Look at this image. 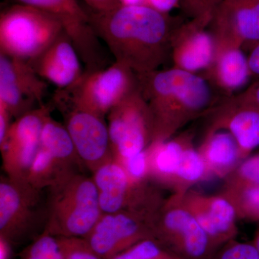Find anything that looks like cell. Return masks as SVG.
<instances>
[{
  "label": "cell",
  "mask_w": 259,
  "mask_h": 259,
  "mask_svg": "<svg viewBox=\"0 0 259 259\" xmlns=\"http://www.w3.org/2000/svg\"><path fill=\"white\" fill-rule=\"evenodd\" d=\"M161 206L102 214L84 238L102 258H110L143 240L155 239L153 226Z\"/></svg>",
  "instance_id": "8"
},
{
  "label": "cell",
  "mask_w": 259,
  "mask_h": 259,
  "mask_svg": "<svg viewBox=\"0 0 259 259\" xmlns=\"http://www.w3.org/2000/svg\"><path fill=\"white\" fill-rule=\"evenodd\" d=\"M137 86L136 73L114 61L103 69L84 71L74 86L59 90L74 106L105 118Z\"/></svg>",
  "instance_id": "6"
},
{
  "label": "cell",
  "mask_w": 259,
  "mask_h": 259,
  "mask_svg": "<svg viewBox=\"0 0 259 259\" xmlns=\"http://www.w3.org/2000/svg\"><path fill=\"white\" fill-rule=\"evenodd\" d=\"M41 192L27 180L1 177L0 237L13 245L35 236L41 222H47Z\"/></svg>",
  "instance_id": "7"
},
{
  "label": "cell",
  "mask_w": 259,
  "mask_h": 259,
  "mask_svg": "<svg viewBox=\"0 0 259 259\" xmlns=\"http://www.w3.org/2000/svg\"><path fill=\"white\" fill-rule=\"evenodd\" d=\"M13 244L0 237V259H11Z\"/></svg>",
  "instance_id": "37"
},
{
  "label": "cell",
  "mask_w": 259,
  "mask_h": 259,
  "mask_svg": "<svg viewBox=\"0 0 259 259\" xmlns=\"http://www.w3.org/2000/svg\"><path fill=\"white\" fill-rule=\"evenodd\" d=\"M176 196L192 212L216 248L236 239V211L231 202L221 195H206L193 190Z\"/></svg>",
  "instance_id": "17"
},
{
  "label": "cell",
  "mask_w": 259,
  "mask_h": 259,
  "mask_svg": "<svg viewBox=\"0 0 259 259\" xmlns=\"http://www.w3.org/2000/svg\"><path fill=\"white\" fill-rule=\"evenodd\" d=\"M48 83L27 61L0 54V105L15 119L41 106Z\"/></svg>",
  "instance_id": "14"
},
{
  "label": "cell",
  "mask_w": 259,
  "mask_h": 259,
  "mask_svg": "<svg viewBox=\"0 0 259 259\" xmlns=\"http://www.w3.org/2000/svg\"><path fill=\"white\" fill-rule=\"evenodd\" d=\"M212 259H259V252L253 243L235 239L218 248Z\"/></svg>",
  "instance_id": "29"
},
{
  "label": "cell",
  "mask_w": 259,
  "mask_h": 259,
  "mask_svg": "<svg viewBox=\"0 0 259 259\" xmlns=\"http://www.w3.org/2000/svg\"><path fill=\"white\" fill-rule=\"evenodd\" d=\"M64 31L54 15L28 5H15L0 15V54L31 60Z\"/></svg>",
  "instance_id": "4"
},
{
  "label": "cell",
  "mask_w": 259,
  "mask_h": 259,
  "mask_svg": "<svg viewBox=\"0 0 259 259\" xmlns=\"http://www.w3.org/2000/svg\"><path fill=\"white\" fill-rule=\"evenodd\" d=\"M198 151L209 175L221 178L229 176L243 160L236 140L225 130L207 131Z\"/></svg>",
  "instance_id": "21"
},
{
  "label": "cell",
  "mask_w": 259,
  "mask_h": 259,
  "mask_svg": "<svg viewBox=\"0 0 259 259\" xmlns=\"http://www.w3.org/2000/svg\"><path fill=\"white\" fill-rule=\"evenodd\" d=\"M223 0H179V7L190 20L207 18L211 20L213 12Z\"/></svg>",
  "instance_id": "30"
},
{
  "label": "cell",
  "mask_w": 259,
  "mask_h": 259,
  "mask_svg": "<svg viewBox=\"0 0 259 259\" xmlns=\"http://www.w3.org/2000/svg\"><path fill=\"white\" fill-rule=\"evenodd\" d=\"M54 15L64 27L84 64V71L105 69L109 66L100 39L91 24L88 10L77 0H16Z\"/></svg>",
  "instance_id": "12"
},
{
  "label": "cell",
  "mask_w": 259,
  "mask_h": 259,
  "mask_svg": "<svg viewBox=\"0 0 259 259\" xmlns=\"http://www.w3.org/2000/svg\"><path fill=\"white\" fill-rule=\"evenodd\" d=\"M55 109L54 104H44L15 119L6 137L0 143L3 169L6 176L27 180L29 171L41 143L46 121Z\"/></svg>",
  "instance_id": "10"
},
{
  "label": "cell",
  "mask_w": 259,
  "mask_h": 259,
  "mask_svg": "<svg viewBox=\"0 0 259 259\" xmlns=\"http://www.w3.org/2000/svg\"><path fill=\"white\" fill-rule=\"evenodd\" d=\"M136 76L151 120V144L170 139L190 121L207 115L224 97L202 75L173 66Z\"/></svg>",
  "instance_id": "2"
},
{
  "label": "cell",
  "mask_w": 259,
  "mask_h": 259,
  "mask_svg": "<svg viewBox=\"0 0 259 259\" xmlns=\"http://www.w3.org/2000/svg\"><path fill=\"white\" fill-rule=\"evenodd\" d=\"M88 13L92 27L115 61L136 74L156 71L171 60L172 35L182 23L168 13L144 5Z\"/></svg>",
  "instance_id": "1"
},
{
  "label": "cell",
  "mask_w": 259,
  "mask_h": 259,
  "mask_svg": "<svg viewBox=\"0 0 259 259\" xmlns=\"http://www.w3.org/2000/svg\"><path fill=\"white\" fill-rule=\"evenodd\" d=\"M155 239L182 259H212L218 248L175 195L163 201L154 221Z\"/></svg>",
  "instance_id": "5"
},
{
  "label": "cell",
  "mask_w": 259,
  "mask_h": 259,
  "mask_svg": "<svg viewBox=\"0 0 259 259\" xmlns=\"http://www.w3.org/2000/svg\"><path fill=\"white\" fill-rule=\"evenodd\" d=\"M64 259H103L83 238L56 237Z\"/></svg>",
  "instance_id": "28"
},
{
  "label": "cell",
  "mask_w": 259,
  "mask_h": 259,
  "mask_svg": "<svg viewBox=\"0 0 259 259\" xmlns=\"http://www.w3.org/2000/svg\"><path fill=\"white\" fill-rule=\"evenodd\" d=\"M239 94L244 100L259 107V80L252 83L244 92Z\"/></svg>",
  "instance_id": "35"
},
{
  "label": "cell",
  "mask_w": 259,
  "mask_h": 259,
  "mask_svg": "<svg viewBox=\"0 0 259 259\" xmlns=\"http://www.w3.org/2000/svg\"><path fill=\"white\" fill-rule=\"evenodd\" d=\"M190 142V136H182L150 144L147 148L150 180L171 189L182 153Z\"/></svg>",
  "instance_id": "22"
},
{
  "label": "cell",
  "mask_w": 259,
  "mask_h": 259,
  "mask_svg": "<svg viewBox=\"0 0 259 259\" xmlns=\"http://www.w3.org/2000/svg\"><path fill=\"white\" fill-rule=\"evenodd\" d=\"M20 259H64L56 237L44 231L20 253Z\"/></svg>",
  "instance_id": "25"
},
{
  "label": "cell",
  "mask_w": 259,
  "mask_h": 259,
  "mask_svg": "<svg viewBox=\"0 0 259 259\" xmlns=\"http://www.w3.org/2000/svg\"><path fill=\"white\" fill-rule=\"evenodd\" d=\"M222 194L233 204L238 218L259 223V185L227 179Z\"/></svg>",
  "instance_id": "24"
},
{
  "label": "cell",
  "mask_w": 259,
  "mask_h": 259,
  "mask_svg": "<svg viewBox=\"0 0 259 259\" xmlns=\"http://www.w3.org/2000/svg\"><path fill=\"white\" fill-rule=\"evenodd\" d=\"M90 10L97 13H105L122 5L120 0H84Z\"/></svg>",
  "instance_id": "32"
},
{
  "label": "cell",
  "mask_w": 259,
  "mask_h": 259,
  "mask_svg": "<svg viewBox=\"0 0 259 259\" xmlns=\"http://www.w3.org/2000/svg\"><path fill=\"white\" fill-rule=\"evenodd\" d=\"M107 116L112 158L115 161L142 152L151 144L149 113L138 86Z\"/></svg>",
  "instance_id": "11"
},
{
  "label": "cell",
  "mask_w": 259,
  "mask_h": 259,
  "mask_svg": "<svg viewBox=\"0 0 259 259\" xmlns=\"http://www.w3.org/2000/svg\"><path fill=\"white\" fill-rule=\"evenodd\" d=\"M252 243H253V245H255V248H257L259 252V228L255 231L254 238H253V241Z\"/></svg>",
  "instance_id": "39"
},
{
  "label": "cell",
  "mask_w": 259,
  "mask_h": 259,
  "mask_svg": "<svg viewBox=\"0 0 259 259\" xmlns=\"http://www.w3.org/2000/svg\"><path fill=\"white\" fill-rule=\"evenodd\" d=\"M170 253L157 240L148 238L109 259H160Z\"/></svg>",
  "instance_id": "26"
},
{
  "label": "cell",
  "mask_w": 259,
  "mask_h": 259,
  "mask_svg": "<svg viewBox=\"0 0 259 259\" xmlns=\"http://www.w3.org/2000/svg\"><path fill=\"white\" fill-rule=\"evenodd\" d=\"M226 179L259 185V153L243 160Z\"/></svg>",
  "instance_id": "31"
},
{
  "label": "cell",
  "mask_w": 259,
  "mask_h": 259,
  "mask_svg": "<svg viewBox=\"0 0 259 259\" xmlns=\"http://www.w3.org/2000/svg\"><path fill=\"white\" fill-rule=\"evenodd\" d=\"M209 22L195 18L177 27L171 39L173 67L194 74L208 69L215 55L214 39L207 29Z\"/></svg>",
  "instance_id": "18"
},
{
  "label": "cell",
  "mask_w": 259,
  "mask_h": 259,
  "mask_svg": "<svg viewBox=\"0 0 259 259\" xmlns=\"http://www.w3.org/2000/svg\"><path fill=\"white\" fill-rule=\"evenodd\" d=\"M51 102L62 114L64 125L83 166L93 173L113 158L105 118L74 106L59 90Z\"/></svg>",
  "instance_id": "9"
},
{
  "label": "cell",
  "mask_w": 259,
  "mask_h": 259,
  "mask_svg": "<svg viewBox=\"0 0 259 259\" xmlns=\"http://www.w3.org/2000/svg\"><path fill=\"white\" fill-rule=\"evenodd\" d=\"M208 131L225 130L233 136L244 160L259 146V107L239 95L224 97L207 114Z\"/></svg>",
  "instance_id": "16"
},
{
  "label": "cell",
  "mask_w": 259,
  "mask_h": 259,
  "mask_svg": "<svg viewBox=\"0 0 259 259\" xmlns=\"http://www.w3.org/2000/svg\"><path fill=\"white\" fill-rule=\"evenodd\" d=\"M160 259H182L180 257L177 256V255L174 254V253H170L166 256L163 257V258Z\"/></svg>",
  "instance_id": "40"
},
{
  "label": "cell",
  "mask_w": 259,
  "mask_h": 259,
  "mask_svg": "<svg viewBox=\"0 0 259 259\" xmlns=\"http://www.w3.org/2000/svg\"><path fill=\"white\" fill-rule=\"evenodd\" d=\"M117 162L123 167L133 185L137 187L148 185L150 171L147 148L142 152Z\"/></svg>",
  "instance_id": "27"
},
{
  "label": "cell",
  "mask_w": 259,
  "mask_h": 259,
  "mask_svg": "<svg viewBox=\"0 0 259 259\" xmlns=\"http://www.w3.org/2000/svg\"><path fill=\"white\" fill-rule=\"evenodd\" d=\"M176 5H179V0H147L148 6L165 13H168Z\"/></svg>",
  "instance_id": "36"
},
{
  "label": "cell",
  "mask_w": 259,
  "mask_h": 259,
  "mask_svg": "<svg viewBox=\"0 0 259 259\" xmlns=\"http://www.w3.org/2000/svg\"><path fill=\"white\" fill-rule=\"evenodd\" d=\"M209 175H210L208 168L203 157L190 142L184 150L174 180L171 187L174 194L180 195L185 193L190 190L192 186L205 180Z\"/></svg>",
  "instance_id": "23"
},
{
  "label": "cell",
  "mask_w": 259,
  "mask_h": 259,
  "mask_svg": "<svg viewBox=\"0 0 259 259\" xmlns=\"http://www.w3.org/2000/svg\"><path fill=\"white\" fill-rule=\"evenodd\" d=\"M124 5H147V0H120Z\"/></svg>",
  "instance_id": "38"
},
{
  "label": "cell",
  "mask_w": 259,
  "mask_h": 259,
  "mask_svg": "<svg viewBox=\"0 0 259 259\" xmlns=\"http://www.w3.org/2000/svg\"><path fill=\"white\" fill-rule=\"evenodd\" d=\"M215 56L231 49L250 48L259 42V0H223L207 27Z\"/></svg>",
  "instance_id": "13"
},
{
  "label": "cell",
  "mask_w": 259,
  "mask_h": 259,
  "mask_svg": "<svg viewBox=\"0 0 259 259\" xmlns=\"http://www.w3.org/2000/svg\"><path fill=\"white\" fill-rule=\"evenodd\" d=\"M248 61L251 76L259 77V42L250 48Z\"/></svg>",
  "instance_id": "34"
},
{
  "label": "cell",
  "mask_w": 259,
  "mask_h": 259,
  "mask_svg": "<svg viewBox=\"0 0 259 259\" xmlns=\"http://www.w3.org/2000/svg\"><path fill=\"white\" fill-rule=\"evenodd\" d=\"M48 190L44 231L55 237L86 238L102 214L93 177L75 172Z\"/></svg>",
  "instance_id": "3"
},
{
  "label": "cell",
  "mask_w": 259,
  "mask_h": 259,
  "mask_svg": "<svg viewBox=\"0 0 259 259\" xmlns=\"http://www.w3.org/2000/svg\"><path fill=\"white\" fill-rule=\"evenodd\" d=\"M204 72V77L224 97L233 95V92L244 87L251 76L248 57L242 49L219 53Z\"/></svg>",
  "instance_id": "20"
},
{
  "label": "cell",
  "mask_w": 259,
  "mask_h": 259,
  "mask_svg": "<svg viewBox=\"0 0 259 259\" xmlns=\"http://www.w3.org/2000/svg\"><path fill=\"white\" fill-rule=\"evenodd\" d=\"M28 62L41 79L55 85L57 90L74 86L84 72L79 54L65 31L40 55Z\"/></svg>",
  "instance_id": "19"
},
{
  "label": "cell",
  "mask_w": 259,
  "mask_h": 259,
  "mask_svg": "<svg viewBox=\"0 0 259 259\" xmlns=\"http://www.w3.org/2000/svg\"><path fill=\"white\" fill-rule=\"evenodd\" d=\"M102 214L154 205L159 197L147 185L131 183L123 167L113 158L93 172Z\"/></svg>",
  "instance_id": "15"
},
{
  "label": "cell",
  "mask_w": 259,
  "mask_h": 259,
  "mask_svg": "<svg viewBox=\"0 0 259 259\" xmlns=\"http://www.w3.org/2000/svg\"><path fill=\"white\" fill-rule=\"evenodd\" d=\"M13 118L10 112L3 105H0V143L4 141L12 122Z\"/></svg>",
  "instance_id": "33"
}]
</instances>
